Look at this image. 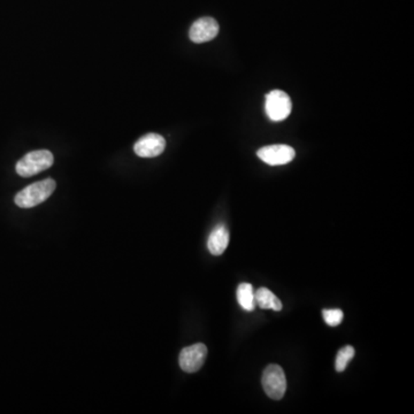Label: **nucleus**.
I'll list each match as a JSON object with an SVG mask.
<instances>
[{
    "instance_id": "20e7f679",
    "label": "nucleus",
    "mask_w": 414,
    "mask_h": 414,
    "mask_svg": "<svg viewBox=\"0 0 414 414\" xmlns=\"http://www.w3.org/2000/svg\"><path fill=\"white\" fill-rule=\"evenodd\" d=\"M291 109H293L291 99L284 91L274 90L266 96L265 109L272 121H283L289 116Z\"/></svg>"
},
{
    "instance_id": "1a4fd4ad",
    "label": "nucleus",
    "mask_w": 414,
    "mask_h": 414,
    "mask_svg": "<svg viewBox=\"0 0 414 414\" xmlns=\"http://www.w3.org/2000/svg\"><path fill=\"white\" fill-rule=\"evenodd\" d=\"M229 244V232L225 225L215 227L207 239V248L213 255H221Z\"/></svg>"
},
{
    "instance_id": "7ed1b4c3",
    "label": "nucleus",
    "mask_w": 414,
    "mask_h": 414,
    "mask_svg": "<svg viewBox=\"0 0 414 414\" xmlns=\"http://www.w3.org/2000/svg\"><path fill=\"white\" fill-rule=\"evenodd\" d=\"M262 383L265 392L269 399L274 401L283 399L284 394L287 392V379L282 367L275 363L266 367L262 373Z\"/></svg>"
},
{
    "instance_id": "6e6552de",
    "label": "nucleus",
    "mask_w": 414,
    "mask_h": 414,
    "mask_svg": "<svg viewBox=\"0 0 414 414\" xmlns=\"http://www.w3.org/2000/svg\"><path fill=\"white\" fill-rule=\"evenodd\" d=\"M218 34H219V23L213 18L206 16L194 21L189 32V37L194 43L201 44L215 39Z\"/></svg>"
},
{
    "instance_id": "ddd939ff",
    "label": "nucleus",
    "mask_w": 414,
    "mask_h": 414,
    "mask_svg": "<svg viewBox=\"0 0 414 414\" xmlns=\"http://www.w3.org/2000/svg\"><path fill=\"white\" fill-rule=\"evenodd\" d=\"M322 316H323L326 323L331 327H336L343 321V312L341 309H323Z\"/></svg>"
},
{
    "instance_id": "9b49d317",
    "label": "nucleus",
    "mask_w": 414,
    "mask_h": 414,
    "mask_svg": "<svg viewBox=\"0 0 414 414\" xmlns=\"http://www.w3.org/2000/svg\"><path fill=\"white\" fill-rule=\"evenodd\" d=\"M237 300L241 307L248 312H251L255 309V290L251 284H239L237 288Z\"/></svg>"
},
{
    "instance_id": "39448f33",
    "label": "nucleus",
    "mask_w": 414,
    "mask_h": 414,
    "mask_svg": "<svg viewBox=\"0 0 414 414\" xmlns=\"http://www.w3.org/2000/svg\"><path fill=\"white\" fill-rule=\"evenodd\" d=\"M207 357V347L203 343L190 345L181 351L179 357L180 367L187 373H196L201 370Z\"/></svg>"
},
{
    "instance_id": "f257e3e1",
    "label": "nucleus",
    "mask_w": 414,
    "mask_h": 414,
    "mask_svg": "<svg viewBox=\"0 0 414 414\" xmlns=\"http://www.w3.org/2000/svg\"><path fill=\"white\" fill-rule=\"evenodd\" d=\"M57 187L55 180L46 179L28 185L16 194L14 201L21 208H32L48 201Z\"/></svg>"
},
{
    "instance_id": "0eeeda50",
    "label": "nucleus",
    "mask_w": 414,
    "mask_h": 414,
    "mask_svg": "<svg viewBox=\"0 0 414 414\" xmlns=\"http://www.w3.org/2000/svg\"><path fill=\"white\" fill-rule=\"evenodd\" d=\"M166 147L165 138L159 134L150 133L136 142L134 151L140 158H154L163 152Z\"/></svg>"
},
{
    "instance_id": "f8f14e48",
    "label": "nucleus",
    "mask_w": 414,
    "mask_h": 414,
    "mask_svg": "<svg viewBox=\"0 0 414 414\" xmlns=\"http://www.w3.org/2000/svg\"><path fill=\"white\" fill-rule=\"evenodd\" d=\"M354 357V349L351 345L342 347L341 350L338 351L336 359H335V370L338 373H342L345 370L347 367V363H350L352 358Z\"/></svg>"
},
{
    "instance_id": "423d86ee",
    "label": "nucleus",
    "mask_w": 414,
    "mask_h": 414,
    "mask_svg": "<svg viewBox=\"0 0 414 414\" xmlns=\"http://www.w3.org/2000/svg\"><path fill=\"white\" fill-rule=\"evenodd\" d=\"M257 154H258L259 159L271 166L286 165V163L293 161V158L296 156L293 147L289 145H283V144L262 147L260 150H258Z\"/></svg>"
},
{
    "instance_id": "9d476101",
    "label": "nucleus",
    "mask_w": 414,
    "mask_h": 414,
    "mask_svg": "<svg viewBox=\"0 0 414 414\" xmlns=\"http://www.w3.org/2000/svg\"><path fill=\"white\" fill-rule=\"evenodd\" d=\"M255 305L264 309H273V311H281L283 305L281 300L272 293L267 288H259L255 291Z\"/></svg>"
},
{
    "instance_id": "f03ea898",
    "label": "nucleus",
    "mask_w": 414,
    "mask_h": 414,
    "mask_svg": "<svg viewBox=\"0 0 414 414\" xmlns=\"http://www.w3.org/2000/svg\"><path fill=\"white\" fill-rule=\"evenodd\" d=\"M55 158L48 150H37L27 153L16 163V173L21 178H32L44 172L53 165Z\"/></svg>"
}]
</instances>
